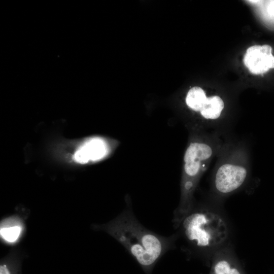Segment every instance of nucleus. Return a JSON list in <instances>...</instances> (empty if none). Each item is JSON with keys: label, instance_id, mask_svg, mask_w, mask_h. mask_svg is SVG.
I'll return each mask as SVG.
<instances>
[{"label": "nucleus", "instance_id": "f257e3e1", "mask_svg": "<svg viewBox=\"0 0 274 274\" xmlns=\"http://www.w3.org/2000/svg\"><path fill=\"white\" fill-rule=\"evenodd\" d=\"M92 229L104 231L119 242L139 264L146 274H152L158 261L174 249L178 235L158 234L145 227L137 219L128 198L126 207L107 223L93 224Z\"/></svg>", "mask_w": 274, "mask_h": 274}, {"label": "nucleus", "instance_id": "f03ea898", "mask_svg": "<svg viewBox=\"0 0 274 274\" xmlns=\"http://www.w3.org/2000/svg\"><path fill=\"white\" fill-rule=\"evenodd\" d=\"M176 229L178 237L196 253L219 247L228 235L227 224L219 214L194 206Z\"/></svg>", "mask_w": 274, "mask_h": 274}, {"label": "nucleus", "instance_id": "7ed1b4c3", "mask_svg": "<svg viewBox=\"0 0 274 274\" xmlns=\"http://www.w3.org/2000/svg\"><path fill=\"white\" fill-rule=\"evenodd\" d=\"M212 154V148L206 143L193 141L188 146L183 158L180 201L174 212L172 220L175 229L178 227L183 219L193 207L194 190L207 161Z\"/></svg>", "mask_w": 274, "mask_h": 274}, {"label": "nucleus", "instance_id": "20e7f679", "mask_svg": "<svg viewBox=\"0 0 274 274\" xmlns=\"http://www.w3.org/2000/svg\"><path fill=\"white\" fill-rule=\"evenodd\" d=\"M247 170L243 166L227 163L217 170L214 178V187L220 194L226 195L237 190L245 182Z\"/></svg>", "mask_w": 274, "mask_h": 274}, {"label": "nucleus", "instance_id": "39448f33", "mask_svg": "<svg viewBox=\"0 0 274 274\" xmlns=\"http://www.w3.org/2000/svg\"><path fill=\"white\" fill-rule=\"evenodd\" d=\"M244 62L249 71L256 75L263 74L269 68H274L271 47L268 45L250 47L245 54Z\"/></svg>", "mask_w": 274, "mask_h": 274}, {"label": "nucleus", "instance_id": "423d86ee", "mask_svg": "<svg viewBox=\"0 0 274 274\" xmlns=\"http://www.w3.org/2000/svg\"><path fill=\"white\" fill-rule=\"evenodd\" d=\"M209 274H246L242 264L229 248L214 253Z\"/></svg>", "mask_w": 274, "mask_h": 274}, {"label": "nucleus", "instance_id": "0eeeda50", "mask_svg": "<svg viewBox=\"0 0 274 274\" xmlns=\"http://www.w3.org/2000/svg\"><path fill=\"white\" fill-rule=\"evenodd\" d=\"M108 152V147L105 140L99 137H94L82 144L75 151L73 158L78 163L86 164L102 159Z\"/></svg>", "mask_w": 274, "mask_h": 274}, {"label": "nucleus", "instance_id": "6e6552de", "mask_svg": "<svg viewBox=\"0 0 274 274\" xmlns=\"http://www.w3.org/2000/svg\"><path fill=\"white\" fill-rule=\"evenodd\" d=\"M25 230L24 222L17 215L9 216L1 221V238L7 244L15 245L18 243L22 237Z\"/></svg>", "mask_w": 274, "mask_h": 274}, {"label": "nucleus", "instance_id": "1a4fd4ad", "mask_svg": "<svg viewBox=\"0 0 274 274\" xmlns=\"http://www.w3.org/2000/svg\"><path fill=\"white\" fill-rule=\"evenodd\" d=\"M224 108V101L220 96H208L199 113L206 120H216L220 117Z\"/></svg>", "mask_w": 274, "mask_h": 274}, {"label": "nucleus", "instance_id": "9d476101", "mask_svg": "<svg viewBox=\"0 0 274 274\" xmlns=\"http://www.w3.org/2000/svg\"><path fill=\"white\" fill-rule=\"evenodd\" d=\"M207 97L205 91L201 88L193 87L187 93L186 104L191 110L199 112Z\"/></svg>", "mask_w": 274, "mask_h": 274}, {"label": "nucleus", "instance_id": "9b49d317", "mask_svg": "<svg viewBox=\"0 0 274 274\" xmlns=\"http://www.w3.org/2000/svg\"><path fill=\"white\" fill-rule=\"evenodd\" d=\"M0 274H12V254L11 252L1 263Z\"/></svg>", "mask_w": 274, "mask_h": 274}, {"label": "nucleus", "instance_id": "f8f14e48", "mask_svg": "<svg viewBox=\"0 0 274 274\" xmlns=\"http://www.w3.org/2000/svg\"><path fill=\"white\" fill-rule=\"evenodd\" d=\"M269 6V12L274 15V2H272Z\"/></svg>", "mask_w": 274, "mask_h": 274}]
</instances>
